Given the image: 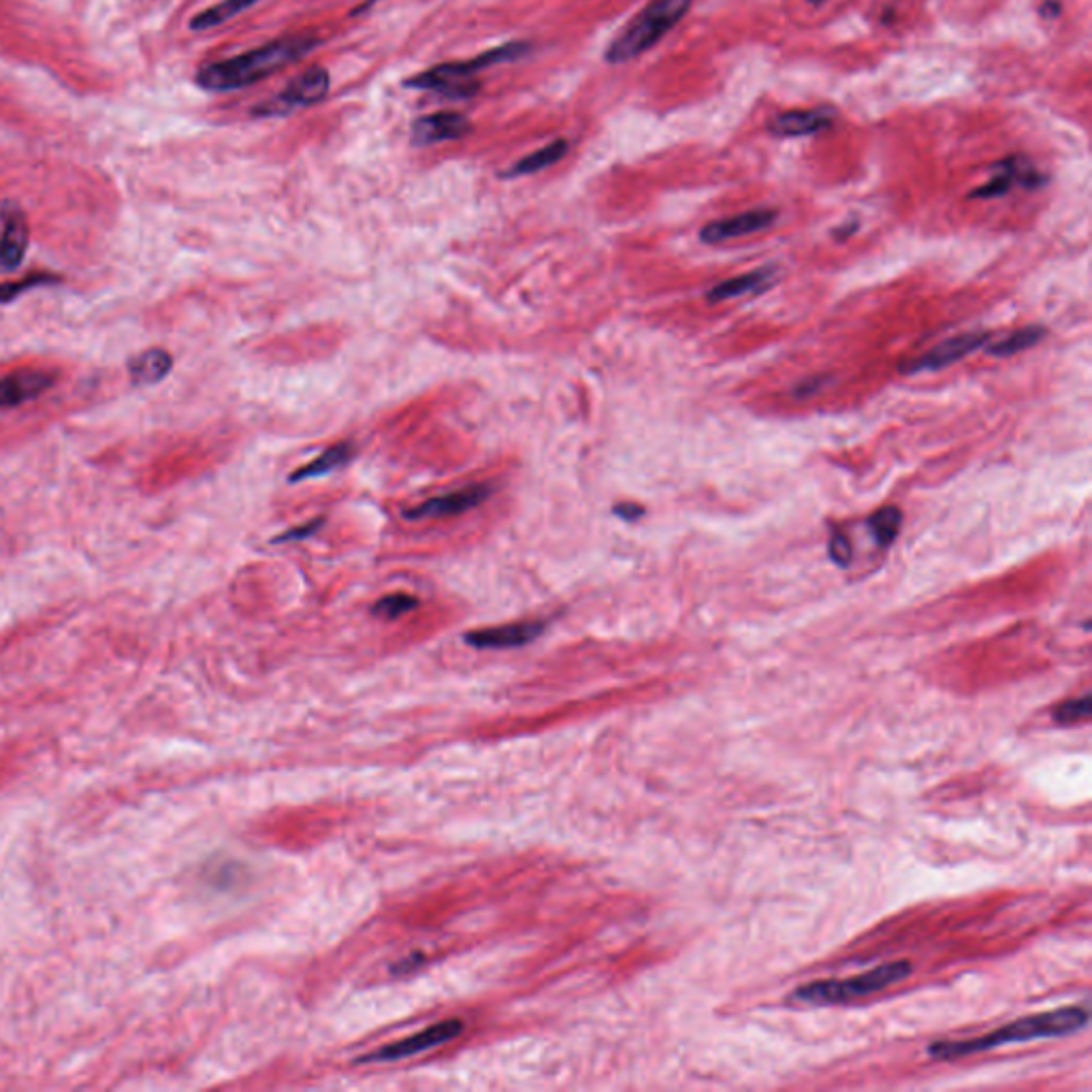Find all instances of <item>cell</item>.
I'll return each instance as SVG.
<instances>
[{"mask_svg": "<svg viewBox=\"0 0 1092 1092\" xmlns=\"http://www.w3.org/2000/svg\"><path fill=\"white\" fill-rule=\"evenodd\" d=\"M909 973H911V962L896 960V962L882 964L878 969L866 971L856 977L813 981V984L796 988L790 999L796 1003H809V1005L849 1003V1001L875 995V993L896 984V981L905 979Z\"/></svg>", "mask_w": 1092, "mask_h": 1092, "instance_id": "cell-5", "label": "cell"}, {"mask_svg": "<svg viewBox=\"0 0 1092 1092\" xmlns=\"http://www.w3.org/2000/svg\"><path fill=\"white\" fill-rule=\"evenodd\" d=\"M995 172H997L995 178L988 184L971 190L969 199H997V197L1007 195L1014 186L1037 190L1048 182L1046 176L1042 172H1037L1032 162L1020 154L1007 156L1001 162H997Z\"/></svg>", "mask_w": 1092, "mask_h": 1092, "instance_id": "cell-8", "label": "cell"}, {"mask_svg": "<svg viewBox=\"0 0 1092 1092\" xmlns=\"http://www.w3.org/2000/svg\"><path fill=\"white\" fill-rule=\"evenodd\" d=\"M472 133V122L459 112H438L416 118L410 129L414 147H429L445 141H457Z\"/></svg>", "mask_w": 1092, "mask_h": 1092, "instance_id": "cell-13", "label": "cell"}, {"mask_svg": "<svg viewBox=\"0 0 1092 1092\" xmlns=\"http://www.w3.org/2000/svg\"><path fill=\"white\" fill-rule=\"evenodd\" d=\"M777 221V211L775 209H751V211H743V213H736V215H730V218H724V221H715V223H708L706 227H702L700 231V240L704 244H724V242H730V240H738V237H747V235H753V233H759L764 229L773 227Z\"/></svg>", "mask_w": 1092, "mask_h": 1092, "instance_id": "cell-12", "label": "cell"}, {"mask_svg": "<svg viewBox=\"0 0 1092 1092\" xmlns=\"http://www.w3.org/2000/svg\"><path fill=\"white\" fill-rule=\"evenodd\" d=\"M544 628H546L544 621L506 623V625L468 632L463 636V640L474 649H515V646L533 642L544 632Z\"/></svg>", "mask_w": 1092, "mask_h": 1092, "instance_id": "cell-16", "label": "cell"}, {"mask_svg": "<svg viewBox=\"0 0 1092 1092\" xmlns=\"http://www.w3.org/2000/svg\"><path fill=\"white\" fill-rule=\"evenodd\" d=\"M56 382V373L41 369H24L0 378V410L18 408L41 397Z\"/></svg>", "mask_w": 1092, "mask_h": 1092, "instance_id": "cell-15", "label": "cell"}, {"mask_svg": "<svg viewBox=\"0 0 1092 1092\" xmlns=\"http://www.w3.org/2000/svg\"><path fill=\"white\" fill-rule=\"evenodd\" d=\"M322 523H324V519H322V517H318V519H312V521H310V523H305V525L293 527V529H289L287 533H282V536H278V538H273V544H280V542H282V544H287V542H297V540H305V538H310L312 533H316V531H318V529L322 527Z\"/></svg>", "mask_w": 1092, "mask_h": 1092, "instance_id": "cell-28", "label": "cell"}, {"mask_svg": "<svg viewBox=\"0 0 1092 1092\" xmlns=\"http://www.w3.org/2000/svg\"><path fill=\"white\" fill-rule=\"evenodd\" d=\"M376 3H378V0H365V3H363V5H361V7H357V9H355V12H352V16H359V14H363V12H367V9H371V7H373V5H376Z\"/></svg>", "mask_w": 1092, "mask_h": 1092, "instance_id": "cell-31", "label": "cell"}, {"mask_svg": "<svg viewBox=\"0 0 1092 1092\" xmlns=\"http://www.w3.org/2000/svg\"><path fill=\"white\" fill-rule=\"evenodd\" d=\"M529 51H531V43L510 41V43L498 45L494 49L482 51L480 56H476L472 61L435 65V67L406 79L404 86L414 88V90L435 92L445 98H455V100L472 98L480 90V82L476 79V73H480L488 67H496V65L515 63V61L527 56Z\"/></svg>", "mask_w": 1092, "mask_h": 1092, "instance_id": "cell-3", "label": "cell"}, {"mask_svg": "<svg viewBox=\"0 0 1092 1092\" xmlns=\"http://www.w3.org/2000/svg\"><path fill=\"white\" fill-rule=\"evenodd\" d=\"M866 525H868V529L872 533V540L878 542V546H882V549H888V546L896 540L898 531H901L903 513L896 506H884V508H880L878 513H872L868 517Z\"/></svg>", "mask_w": 1092, "mask_h": 1092, "instance_id": "cell-23", "label": "cell"}, {"mask_svg": "<svg viewBox=\"0 0 1092 1092\" xmlns=\"http://www.w3.org/2000/svg\"><path fill=\"white\" fill-rule=\"evenodd\" d=\"M1046 336V329L1040 324H1028L1024 326V329H1018L1014 332L1009 338H1003L995 344H988L986 346V352L991 357H997V359H1007V357H1014L1018 352H1024L1028 348H1032L1034 344H1040Z\"/></svg>", "mask_w": 1092, "mask_h": 1092, "instance_id": "cell-21", "label": "cell"}, {"mask_svg": "<svg viewBox=\"0 0 1092 1092\" xmlns=\"http://www.w3.org/2000/svg\"><path fill=\"white\" fill-rule=\"evenodd\" d=\"M316 45H320V39L314 35H291L269 41L240 56L203 65L197 73V84L207 92L242 90L305 59Z\"/></svg>", "mask_w": 1092, "mask_h": 1092, "instance_id": "cell-1", "label": "cell"}, {"mask_svg": "<svg viewBox=\"0 0 1092 1092\" xmlns=\"http://www.w3.org/2000/svg\"><path fill=\"white\" fill-rule=\"evenodd\" d=\"M806 3L809 5H824V3H828V0H806Z\"/></svg>", "mask_w": 1092, "mask_h": 1092, "instance_id": "cell-32", "label": "cell"}, {"mask_svg": "<svg viewBox=\"0 0 1092 1092\" xmlns=\"http://www.w3.org/2000/svg\"><path fill=\"white\" fill-rule=\"evenodd\" d=\"M570 150V143L566 139H555L551 141L549 145H544L531 154H527L525 158L517 160L515 165L502 174V178L506 180H515V178H525V176H533V174H540L544 169H549L553 165H558L560 160L566 158Z\"/></svg>", "mask_w": 1092, "mask_h": 1092, "instance_id": "cell-19", "label": "cell"}, {"mask_svg": "<svg viewBox=\"0 0 1092 1092\" xmlns=\"http://www.w3.org/2000/svg\"><path fill=\"white\" fill-rule=\"evenodd\" d=\"M461 1032H463V1022L461 1020H445V1022L433 1024V1026H429V1028H425V1030H420V1032H416L412 1037H406V1040H402L397 1044H391L387 1048H380L373 1054L361 1056L359 1063L402 1061V1059L427 1052V1050H431L435 1046H445V1044L457 1040Z\"/></svg>", "mask_w": 1092, "mask_h": 1092, "instance_id": "cell-7", "label": "cell"}, {"mask_svg": "<svg viewBox=\"0 0 1092 1092\" xmlns=\"http://www.w3.org/2000/svg\"><path fill=\"white\" fill-rule=\"evenodd\" d=\"M329 86H332V79H329L326 69L310 67L301 75L291 79L289 86L280 94L258 103L252 109V116L254 118L289 116V114L297 112V109H305V107L320 103L326 94H329Z\"/></svg>", "mask_w": 1092, "mask_h": 1092, "instance_id": "cell-6", "label": "cell"}, {"mask_svg": "<svg viewBox=\"0 0 1092 1092\" xmlns=\"http://www.w3.org/2000/svg\"><path fill=\"white\" fill-rule=\"evenodd\" d=\"M172 369H174V357L165 348H150V350L137 355L135 359H131V363H129V373H131L133 385H139V387L158 385V382H162L172 373Z\"/></svg>", "mask_w": 1092, "mask_h": 1092, "instance_id": "cell-17", "label": "cell"}, {"mask_svg": "<svg viewBox=\"0 0 1092 1092\" xmlns=\"http://www.w3.org/2000/svg\"><path fill=\"white\" fill-rule=\"evenodd\" d=\"M496 486L491 484H468L453 494H445L438 498H431L414 508L404 510V517L408 521H425V519H445V517H459L463 513H470L484 504L491 496H494Z\"/></svg>", "mask_w": 1092, "mask_h": 1092, "instance_id": "cell-9", "label": "cell"}, {"mask_svg": "<svg viewBox=\"0 0 1092 1092\" xmlns=\"http://www.w3.org/2000/svg\"><path fill=\"white\" fill-rule=\"evenodd\" d=\"M416 609H418V597H414L410 593H389L385 597H380L378 602L371 607V615L378 619H385V621H395Z\"/></svg>", "mask_w": 1092, "mask_h": 1092, "instance_id": "cell-24", "label": "cell"}, {"mask_svg": "<svg viewBox=\"0 0 1092 1092\" xmlns=\"http://www.w3.org/2000/svg\"><path fill=\"white\" fill-rule=\"evenodd\" d=\"M1090 693H1084L1082 698H1075V700H1069L1065 704H1061L1059 708H1054V722L1061 724V726H1073V724H1082L1090 718Z\"/></svg>", "mask_w": 1092, "mask_h": 1092, "instance_id": "cell-26", "label": "cell"}, {"mask_svg": "<svg viewBox=\"0 0 1092 1092\" xmlns=\"http://www.w3.org/2000/svg\"><path fill=\"white\" fill-rule=\"evenodd\" d=\"M1040 14H1042L1046 20H1054V18H1059V14H1061V5L1056 3V0H1046V3L1040 7Z\"/></svg>", "mask_w": 1092, "mask_h": 1092, "instance_id": "cell-30", "label": "cell"}, {"mask_svg": "<svg viewBox=\"0 0 1092 1092\" xmlns=\"http://www.w3.org/2000/svg\"><path fill=\"white\" fill-rule=\"evenodd\" d=\"M1088 1024V1011L1084 1007H1063L1046 1014H1034L1014 1020L984 1037L964 1042H937L928 1048V1054L937 1061H956L969 1054L997 1050L1007 1044H1024L1030 1040H1048V1037H1065L1082 1030Z\"/></svg>", "mask_w": 1092, "mask_h": 1092, "instance_id": "cell-2", "label": "cell"}, {"mask_svg": "<svg viewBox=\"0 0 1092 1092\" xmlns=\"http://www.w3.org/2000/svg\"><path fill=\"white\" fill-rule=\"evenodd\" d=\"M355 459V445L350 442H340V445H334L326 451H322L316 459H312L310 463L301 465L299 470H295L291 474V482H301V480H312V478H322L326 474L332 472H338L342 468H346L350 461Z\"/></svg>", "mask_w": 1092, "mask_h": 1092, "instance_id": "cell-18", "label": "cell"}, {"mask_svg": "<svg viewBox=\"0 0 1092 1092\" xmlns=\"http://www.w3.org/2000/svg\"><path fill=\"white\" fill-rule=\"evenodd\" d=\"M991 340V334L986 332H979V334H960L956 338H950L946 342H941L939 346H935L933 350H928L926 355L913 359V361H905L901 363V373H924V371H937V369H943L956 361H962L964 357H969L971 352L979 350L981 346H986Z\"/></svg>", "mask_w": 1092, "mask_h": 1092, "instance_id": "cell-10", "label": "cell"}, {"mask_svg": "<svg viewBox=\"0 0 1092 1092\" xmlns=\"http://www.w3.org/2000/svg\"><path fill=\"white\" fill-rule=\"evenodd\" d=\"M693 0H651L605 51L609 65H625L658 45L691 9Z\"/></svg>", "mask_w": 1092, "mask_h": 1092, "instance_id": "cell-4", "label": "cell"}, {"mask_svg": "<svg viewBox=\"0 0 1092 1092\" xmlns=\"http://www.w3.org/2000/svg\"><path fill=\"white\" fill-rule=\"evenodd\" d=\"M63 278L56 276V273H47V271H37V273H30V276L18 280V282H3L0 285V303H12L16 301L20 295L32 291V289H39V287H51V285H61Z\"/></svg>", "mask_w": 1092, "mask_h": 1092, "instance_id": "cell-25", "label": "cell"}, {"mask_svg": "<svg viewBox=\"0 0 1092 1092\" xmlns=\"http://www.w3.org/2000/svg\"><path fill=\"white\" fill-rule=\"evenodd\" d=\"M771 273H773V269L764 267V269H755V271L743 273V276L724 280V282H720L718 287H713L711 291L706 293V299L711 301V303H715V301L734 299V297H741V295H747V293H757V291H761L764 287L769 285Z\"/></svg>", "mask_w": 1092, "mask_h": 1092, "instance_id": "cell-20", "label": "cell"}, {"mask_svg": "<svg viewBox=\"0 0 1092 1092\" xmlns=\"http://www.w3.org/2000/svg\"><path fill=\"white\" fill-rule=\"evenodd\" d=\"M256 3H258V0H223V3H218V5L201 12L199 16H195L192 22H190V30L201 32V30H209V28L221 26V24L233 20L235 16L244 14L246 9L254 7Z\"/></svg>", "mask_w": 1092, "mask_h": 1092, "instance_id": "cell-22", "label": "cell"}, {"mask_svg": "<svg viewBox=\"0 0 1092 1092\" xmlns=\"http://www.w3.org/2000/svg\"><path fill=\"white\" fill-rule=\"evenodd\" d=\"M828 553H831V560L841 566V568H847L854 560V549H851V542L845 533L841 531H833L831 536V544H828Z\"/></svg>", "mask_w": 1092, "mask_h": 1092, "instance_id": "cell-27", "label": "cell"}, {"mask_svg": "<svg viewBox=\"0 0 1092 1092\" xmlns=\"http://www.w3.org/2000/svg\"><path fill=\"white\" fill-rule=\"evenodd\" d=\"M0 221H3V231H0V273H12L22 267L28 252V221L26 213L14 203L3 207Z\"/></svg>", "mask_w": 1092, "mask_h": 1092, "instance_id": "cell-11", "label": "cell"}, {"mask_svg": "<svg viewBox=\"0 0 1092 1092\" xmlns=\"http://www.w3.org/2000/svg\"><path fill=\"white\" fill-rule=\"evenodd\" d=\"M613 515L619 517L621 521L634 523V521H638L640 517H644V508L638 506V504H630V502H625V504H617V506L613 508Z\"/></svg>", "mask_w": 1092, "mask_h": 1092, "instance_id": "cell-29", "label": "cell"}, {"mask_svg": "<svg viewBox=\"0 0 1092 1092\" xmlns=\"http://www.w3.org/2000/svg\"><path fill=\"white\" fill-rule=\"evenodd\" d=\"M837 112L833 107H815V109H792L775 116L767 129L773 137H806L833 129Z\"/></svg>", "mask_w": 1092, "mask_h": 1092, "instance_id": "cell-14", "label": "cell"}]
</instances>
